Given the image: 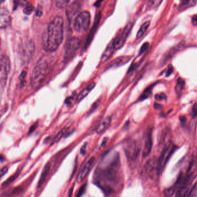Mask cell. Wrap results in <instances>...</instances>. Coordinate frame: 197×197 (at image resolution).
<instances>
[{"mask_svg":"<svg viewBox=\"0 0 197 197\" xmlns=\"http://www.w3.org/2000/svg\"><path fill=\"white\" fill-rule=\"evenodd\" d=\"M64 20L61 16H56L49 24L42 36V46L48 52L56 51L63 40Z\"/></svg>","mask_w":197,"mask_h":197,"instance_id":"obj_1","label":"cell"},{"mask_svg":"<svg viewBox=\"0 0 197 197\" xmlns=\"http://www.w3.org/2000/svg\"><path fill=\"white\" fill-rule=\"evenodd\" d=\"M55 61V57L50 55H44L39 59L31 76L30 84L32 88H38L42 84L50 72Z\"/></svg>","mask_w":197,"mask_h":197,"instance_id":"obj_2","label":"cell"},{"mask_svg":"<svg viewBox=\"0 0 197 197\" xmlns=\"http://www.w3.org/2000/svg\"><path fill=\"white\" fill-rule=\"evenodd\" d=\"M35 51V45L28 37L24 38L19 46V56L23 64H27L31 61Z\"/></svg>","mask_w":197,"mask_h":197,"instance_id":"obj_3","label":"cell"},{"mask_svg":"<svg viewBox=\"0 0 197 197\" xmlns=\"http://www.w3.org/2000/svg\"><path fill=\"white\" fill-rule=\"evenodd\" d=\"M120 168V159L118 155L115 156L112 161L103 170V176L105 180L110 183H117L119 176Z\"/></svg>","mask_w":197,"mask_h":197,"instance_id":"obj_4","label":"cell"},{"mask_svg":"<svg viewBox=\"0 0 197 197\" xmlns=\"http://www.w3.org/2000/svg\"><path fill=\"white\" fill-rule=\"evenodd\" d=\"M91 23V16L89 12L84 10L79 13L74 19V28L78 32H85L89 28Z\"/></svg>","mask_w":197,"mask_h":197,"instance_id":"obj_5","label":"cell"},{"mask_svg":"<svg viewBox=\"0 0 197 197\" xmlns=\"http://www.w3.org/2000/svg\"><path fill=\"white\" fill-rule=\"evenodd\" d=\"M177 149V146L172 143L165 146L162 151L159 159H158V174H161L167 164L173 153Z\"/></svg>","mask_w":197,"mask_h":197,"instance_id":"obj_6","label":"cell"},{"mask_svg":"<svg viewBox=\"0 0 197 197\" xmlns=\"http://www.w3.org/2000/svg\"><path fill=\"white\" fill-rule=\"evenodd\" d=\"M80 42V39L76 37L70 38L66 41L64 47V59L66 61H69L74 57L79 48Z\"/></svg>","mask_w":197,"mask_h":197,"instance_id":"obj_7","label":"cell"},{"mask_svg":"<svg viewBox=\"0 0 197 197\" xmlns=\"http://www.w3.org/2000/svg\"><path fill=\"white\" fill-rule=\"evenodd\" d=\"M123 149L128 161L134 162L138 159L139 154V149L136 141L132 139L125 141L123 145Z\"/></svg>","mask_w":197,"mask_h":197,"instance_id":"obj_8","label":"cell"},{"mask_svg":"<svg viewBox=\"0 0 197 197\" xmlns=\"http://www.w3.org/2000/svg\"><path fill=\"white\" fill-rule=\"evenodd\" d=\"M10 69V61L9 57L3 55L0 59V85L1 89H3L6 85L8 76Z\"/></svg>","mask_w":197,"mask_h":197,"instance_id":"obj_9","label":"cell"},{"mask_svg":"<svg viewBox=\"0 0 197 197\" xmlns=\"http://www.w3.org/2000/svg\"><path fill=\"white\" fill-rule=\"evenodd\" d=\"M191 173H187L183 182L179 186L175 197H187L191 189V184L193 182Z\"/></svg>","mask_w":197,"mask_h":197,"instance_id":"obj_10","label":"cell"},{"mask_svg":"<svg viewBox=\"0 0 197 197\" xmlns=\"http://www.w3.org/2000/svg\"><path fill=\"white\" fill-rule=\"evenodd\" d=\"M132 26V23H128L126 25L125 28H124L122 33L120 35L116 38L114 39H113L114 46L116 50L119 49L124 45L127 38L131 31Z\"/></svg>","mask_w":197,"mask_h":197,"instance_id":"obj_11","label":"cell"},{"mask_svg":"<svg viewBox=\"0 0 197 197\" xmlns=\"http://www.w3.org/2000/svg\"><path fill=\"white\" fill-rule=\"evenodd\" d=\"M145 171L147 175L153 178L156 173L158 174V160L154 157L148 160L145 165Z\"/></svg>","mask_w":197,"mask_h":197,"instance_id":"obj_12","label":"cell"},{"mask_svg":"<svg viewBox=\"0 0 197 197\" xmlns=\"http://www.w3.org/2000/svg\"><path fill=\"white\" fill-rule=\"evenodd\" d=\"M94 160L95 158L94 157H91L89 160H88V161L86 162L83 168L80 170L76 178V181L78 183H82L86 178L94 163Z\"/></svg>","mask_w":197,"mask_h":197,"instance_id":"obj_13","label":"cell"},{"mask_svg":"<svg viewBox=\"0 0 197 197\" xmlns=\"http://www.w3.org/2000/svg\"><path fill=\"white\" fill-rule=\"evenodd\" d=\"M81 8V4L79 1H75L70 4L66 10V15L68 20L71 23Z\"/></svg>","mask_w":197,"mask_h":197,"instance_id":"obj_14","label":"cell"},{"mask_svg":"<svg viewBox=\"0 0 197 197\" xmlns=\"http://www.w3.org/2000/svg\"><path fill=\"white\" fill-rule=\"evenodd\" d=\"M11 22V16L10 12L5 7L1 8L0 10V27L7 28Z\"/></svg>","mask_w":197,"mask_h":197,"instance_id":"obj_15","label":"cell"},{"mask_svg":"<svg viewBox=\"0 0 197 197\" xmlns=\"http://www.w3.org/2000/svg\"><path fill=\"white\" fill-rule=\"evenodd\" d=\"M153 146V140L151 131L148 132L145 136L142 154L144 157H148L151 153Z\"/></svg>","mask_w":197,"mask_h":197,"instance_id":"obj_16","label":"cell"},{"mask_svg":"<svg viewBox=\"0 0 197 197\" xmlns=\"http://www.w3.org/2000/svg\"><path fill=\"white\" fill-rule=\"evenodd\" d=\"M182 46H183V45H180V44H179L178 45L170 49L169 50L167 53H165L162 57L161 58V59L160 60V65L162 66H164V64H165L166 63H167L169 61H170V60L178 52Z\"/></svg>","mask_w":197,"mask_h":197,"instance_id":"obj_17","label":"cell"},{"mask_svg":"<svg viewBox=\"0 0 197 197\" xmlns=\"http://www.w3.org/2000/svg\"><path fill=\"white\" fill-rule=\"evenodd\" d=\"M131 58V57L129 56H122L118 57L112 60L108 65L106 69L115 68L123 66L128 63Z\"/></svg>","mask_w":197,"mask_h":197,"instance_id":"obj_18","label":"cell"},{"mask_svg":"<svg viewBox=\"0 0 197 197\" xmlns=\"http://www.w3.org/2000/svg\"><path fill=\"white\" fill-rule=\"evenodd\" d=\"M101 12H100L96 16V18L95 19V21H94L93 27L91 29V30L90 31V33L89 34V36L87 37V41H86V47H87L90 44V43L91 42V41L93 39L94 35L95 34V32H96L97 28H98V26L99 25V23H100V20H101Z\"/></svg>","mask_w":197,"mask_h":197,"instance_id":"obj_19","label":"cell"},{"mask_svg":"<svg viewBox=\"0 0 197 197\" xmlns=\"http://www.w3.org/2000/svg\"><path fill=\"white\" fill-rule=\"evenodd\" d=\"M114 50H116V49L114 46L113 41L112 40V41H111V42L108 44V45L107 46V47L104 50L103 54L102 55L101 58V62L102 63H103L106 62L107 60H108L109 58H110V57L112 56Z\"/></svg>","mask_w":197,"mask_h":197,"instance_id":"obj_20","label":"cell"},{"mask_svg":"<svg viewBox=\"0 0 197 197\" xmlns=\"http://www.w3.org/2000/svg\"><path fill=\"white\" fill-rule=\"evenodd\" d=\"M112 121L111 117H107L101 122L98 125L97 128H96L95 131L98 134H103L110 125L111 122Z\"/></svg>","mask_w":197,"mask_h":197,"instance_id":"obj_21","label":"cell"},{"mask_svg":"<svg viewBox=\"0 0 197 197\" xmlns=\"http://www.w3.org/2000/svg\"><path fill=\"white\" fill-rule=\"evenodd\" d=\"M50 164H47L45 168L43 169V171H42V175H41V176L40 177V179H39V182H38V187L41 188L44 184V183H45V180H46V178H47V175H48V173L49 172V170H50Z\"/></svg>","mask_w":197,"mask_h":197,"instance_id":"obj_22","label":"cell"},{"mask_svg":"<svg viewBox=\"0 0 197 197\" xmlns=\"http://www.w3.org/2000/svg\"><path fill=\"white\" fill-rule=\"evenodd\" d=\"M95 86V83L94 82L91 83L86 89H85L83 90H82L77 97V102L79 103L80 101H82L85 97L87 96V95L89 93V92L91 91L94 89Z\"/></svg>","mask_w":197,"mask_h":197,"instance_id":"obj_23","label":"cell"},{"mask_svg":"<svg viewBox=\"0 0 197 197\" xmlns=\"http://www.w3.org/2000/svg\"><path fill=\"white\" fill-rule=\"evenodd\" d=\"M197 3V1H183L181 2V3L179 5V10H186L187 8H190L191 7L194 6Z\"/></svg>","mask_w":197,"mask_h":197,"instance_id":"obj_24","label":"cell"},{"mask_svg":"<svg viewBox=\"0 0 197 197\" xmlns=\"http://www.w3.org/2000/svg\"><path fill=\"white\" fill-rule=\"evenodd\" d=\"M150 23L149 21H146V22H145L144 23L142 24V25L141 26V27L139 28V30H138V33L136 34V38L137 39H139L141 37H142V36L145 34V32L148 30L149 27L150 26Z\"/></svg>","mask_w":197,"mask_h":197,"instance_id":"obj_25","label":"cell"},{"mask_svg":"<svg viewBox=\"0 0 197 197\" xmlns=\"http://www.w3.org/2000/svg\"><path fill=\"white\" fill-rule=\"evenodd\" d=\"M153 86L154 85L150 86L143 91V93L141 95V97L139 98V100H141V101L145 100V99H147L148 98H149L150 97L152 94V90H153Z\"/></svg>","mask_w":197,"mask_h":197,"instance_id":"obj_26","label":"cell"},{"mask_svg":"<svg viewBox=\"0 0 197 197\" xmlns=\"http://www.w3.org/2000/svg\"><path fill=\"white\" fill-rule=\"evenodd\" d=\"M184 85H185L184 81L182 79L179 78L175 87V90L177 94H180L183 91L184 87Z\"/></svg>","mask_w":197,"mask_h":197,"instance_id":"obj_27","label":"cell"},{"mask_svg":"<svg viewBox=\"0 0 197 197\" xmlns=\"http://www.w3.org/2000/svg\"><path fill=\"white\" fill-rule=\"evenodd\" d=\"M71 1H56V5L57 7L60 9H64L66 8H68L69 5Z\"/></svg>","mask_w":197,"mask_h":197,"instance_id":"obj_28","label":"cell"},{"mask_svg":"<svg viewBox=\"0 0 197 197\" xmlns=\"http://www.w3.org/2000/svg\"><path fill=\"white\" fill-rule=\"evenodd\" d=\"M33 10H34V6L32 5V4L30 2H28L26 4L24 8L23 12L26 15H30L33 11Z\"/></svg>","mask_w":197,"mask_h":197,"instance_id":"obj_29","label":"cell"},{"mask_svg":"<svg viewBox=\"0 0 197 197\" xmlns=\"http://www.w3.org/2000/svg\"><path fill=\"white\" fill-rule=\"evenodd\" d=\"M66 131V128H64L62 130H61L59 132L56 136V137L55 138L53 142V144L57 143L60 141L62 138V137L64 136Z\"/></svg>","mask_w":197,"mask_h":197,"instance_id":"obj_30","label":"cell"},{"mask_svg":"<svg viewBox=\"0 0 197 197\" xmlns=\"http://www.w3.org/2000/svg\"><path fill=\"white\" fill-rule=\"evenodd\" d=\"M187 197H197V182L192 186Z\"/></svg>","mask_w":197,"mask_h":197,"instance_id":"obj_31","label":"cell"},{"mask_svg":"<svg viewBox=\"0 0 197 197\" xmlns=\"http://www.w3.org/2000/svg\"><path fill=\"white\" fill-rule=\"evenodd\" d=\"M162 1L159 0H154V1H148V6L150 8H155L160 5V4L162 2Z\"/></svg>","mask_w":197,"mask_h":197,"instance_id":"obj_32","label":"cell"},{"mask_svg":"<svg viewBox=\"0 0 197 197\" xmlns=\"http://www.w3.org/2000/svg\"><path fill=\"white\" fill-rule=\"evenodd\" d=\"M17 176H18V175H13V176L10 177V179H8V180H7V181L4 182V183L2 184V186H8V184H10V183H12V182L15 179L17 178Z\"/></svg>","mask_w":197,"mask_h":197,"instance_id":"obj_33","label":"cell"},{"mask_svg":"<svg viewBox=\"0 0 197 197\" xmlns=\"http://www.w3.org/2000/svg\"><path fill=\"white\" fill-rule=\"evenodd\" d=\"M155 99L157 101H162L167 99L166 95L164 93H160V94H156L155 95Z\"/></svg>","mask_w":197,"mask_h":197,"instance_id":"obj_34","label":"cell"},{"mask_svg":"<svg viewBox=\"0 0 197 197\" xmlns=\"http://www.w3.org/2000/svg\"><path fill=\"white\" fill-rule=\"evenodd\" d=\"M149 44L148 43V42H146L141 47V49H140V50H139V54H142L144 52H145L149 48Z\"/></svg>","mask_w":197,"mask_h":197,"instance_id":"obj_35","label":"cell"},{"mask_svg":"<svg viewBox=\"0 0 197 197\" xmlns=\"http://www.w3.org/2000/svg\"><path fill=\"white\" fill-rule=\"evenodd\" d=\"M191 114L192 117L193 118H196L197 117V103H196L192 108V111H191Z\"/></svg>","mask_w":197,"mask_h":197,"instance_id":"obj_36","label":"cell"},{"mask_svg":"<svg viewBox=\"0 0 197 197\" xmlns=\"http://www.w3.org/2000/svg\"><path fill=\"white\" fill-rule=\"evenodd\" d=\"M26 74H27V72L26 71H23L21 72V73L20 74L19 79H20V80L21 81V84H23V83H25V78L26 76Z\"/></svg>","mask_w":197,"mask_h":197,"instance_id":"obj_37","label":"cell"},{"mask_svg":"<svg viewBox=\"0 0 197 197\" xmlns=\"http://www.w3.org/2000/svg\"><path fill=\"white\" fill-rule=\"evenodd\" d=\"M100 100L97 101H95V102L94 103V104L92 105V107H91V109H90V112H92L93 111H94V110H95L97 108H98V105H99V104H100Z\"/></svg>","mask_w":197,"mask_h":197,"instance_id":"obj_38","label":"cell"},{"mask_svg":"<svg viewBox=\"0 0 197 197\" xmlns=\"http://www.w3.org/2000/svg\"><path fill=\"white\" fill-rule=\"evenodd\" d=\"M191 22H192V24L194 25V26H197V15H195L193 16L192 18V20H191Z\"/></svg>","mask_w":197,"mask_h":197,"instance_id":"obj_39","label":"cell"},{"mask_svg":"<svg viewBox=\"0 0 197 197\" xmlns=\"http://www.w3.org/2000/svg\"><path fill=\"white\" fill-rule=\"evenodd\" d=\"M8 167H4L2 169H1V176H4L7 172H8Z\"/></svg>","mask_w":197,"mask_h":197,"instance_id":"obj_40","label":"cell"},{"mask_svg":"<svg viewBox=\"0 0 197 197\" xmlns=\"http://www.w3.org/2000/svg\"><path fill=\"white\" fill-rule=\"evenodd\" d=\"M173 67L172 66H169L168 69V70H167V72H166V76H168L169 75H171V74L173 72Z\"/></svg>","mask_w":197,"mask_h":197,"instance_id":"obj_41","label":"cell"},{"mask_svg":"<svg viewBox=\"0 0 197 197\" xmlns=\"http://www.w3.org/2000/svg\"><path fill=\"white\" fill-rule=\"evenodd\" d=\"M85 186H86V184H85L84 186H83L82 187V188H80V191H79V192L78 194L77 195V197H80L81 195L83 194V192H84V190H85Z\"/></svg>","mask_w":197,"mask_h":197,"instance_id":"obj_42","label":"cell"},{"mask_svg":"<svg viewBox=\"0 0 197 197\" xmlns=\"http://www.w3.org/2000/svg\"><path fill=\"white\" fill-rule=\"evenodd\" d=\"M108 140V138H105L103 139V141H102V143L101 144V147L103 148V146H105V145H106V143H107V141Z\"/></svg>","mask_w":197,"mask_h":197,"instance_id":"obj_43","label":"cell"},{"mask_svg":"<svg viewBox=\"0 0 197 197\" xmlns=\"http://www.w3.org/2000/svg\"><path fill=\"white\" fill-rule=\"evenodd\" d=\"M86 145H84V146L80 149V153H81L82 155H85V153H86Z\"/></svg>","mask_w":197,"mask_h":197,"instance_id":"obj_44","label":"cell"},{"mask_svg":"<svg viewBox=\"0 0 197 197\" xmlns=\"http://www.w3.org/2000/svg\"><path fill=\"white\" fill-rule=\"evenodd\" d=\"M36 127H37V125H36V124H34V125H33L31 127V128H30V130L29 134H30V133H31L32 132L34 131V130L36 128Z\"/></svg>","mask_w":197,"mask_h":197,"instance_id":"obj_45","label":"cell"},{"mask_svg":"<svg viewBox=\"0 0 197 197\" xmlns=\"http://www.w3.org/2000/svg\"><path fill=\"white\" fill-rule=\"evenodd\" d=\"M180 122L182 123H185L186 122V118L184 117V116H183V117H180Z\"/></svg>","mask_w":197,"mask_h":197,"instance_id":"obj_46","label":"cell"},{"mask_svg":"<svg viewBox=\"0 0 197 197\" xmlns=\"http://www.w3.org/2000/svg\"><path fill=\"white\" fill-rule=\"evenodd\" d=\"M42 12L40 10H38L36 12V16H41L42 15Z\"/></svg>","mask_w":197,"mask_h":197,"instance_id":"obj_47","label":"cell"},{"mask_svg":"<svg viewBox=\"0 0 197 197\" xmlns=\"http://www.w3.org/2000/svg\"><path fill=\"white\" fill-rule=\"evenodd\" d=\"M154 108H156V109H159V108H160L161 107V105H160V104H158V103H155L154 105Z\"/></svg>","mask_w":197,"mask_h":197,"instance_id":"obj_48","label":"cell"}]
</instances>
